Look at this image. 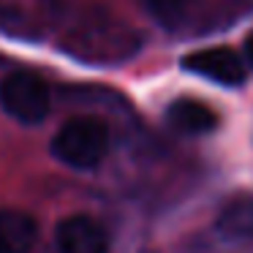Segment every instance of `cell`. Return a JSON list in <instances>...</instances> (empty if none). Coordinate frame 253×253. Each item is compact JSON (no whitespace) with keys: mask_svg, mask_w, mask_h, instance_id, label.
I'll list each match as a JSON object with an SVG mask.
<instances>
[{"mask_svg":"<svg viewBox=\"0 0 253 253\" xmlns=\"http://www.w3.org/2000/svg\"><path fill=\"white\" fill-rule=\"evenodd\" d=\"M182 68L223 87H237L248 79V63L231 46H210L182 57Z\"/></svg>","mask_w":253,"mask_h":253,"instance_id":"4","label":"cell"},{"mask_svg":"<svg viewBox=\"0 0 253 253\" xmlns=\"http://www.w3.org/2000/svg\"><path fill=\"white\" fill-rule=\"evenodd\" d=\"M109 128L98 117H74V120L63 123L57 133L52 136V155L60 164L71 166L79 171H90L101 166V161L109 153Z\"/></svg>","mask_w":253,"mask_h":253,"instance_id":"2","label":"cell"},{"mask_svg":"<svg viewBox=\"0 0 253 253\" xmlns=\"http://www.w3.org/2000/svg\"><path fill=\"white\" fill-rule=\"evenodd\" d=\"M39 240V223L22 210H0V253H30Z\"/></svg>","mask_w":253,"mask_h":253,"instance_id":"8","label":"cell"},{"mask_svg":"<svg viewBox=\"0 0 253 253\" xmlns=\"http://www.w3.org/2000/svg\"><path fill=\"white\" fill-rule=\"evenodd\" d=\"M215 231L220 240L234 245L253 242V193H237L226 199L215 218Z\"/></svg>","mask_w":253,"mask_h":253,"instance_id":"6","label":"cell"},{"mask_svg":"<svg viewBox=\"0 0 253 253\" xmlns=\"http://www.w3.org/2000/svg\"><path fill=\"white\" fill-rule=\"evenodd\" d=\"M0 106L22 126H39L52 109V95L36 74L14 71L0 82Z\"/></svg>","mask_w":253,"mask_h":253,"instance_id":"3","label":"cell"},{"mask_svg":"<svg viewBox=\"0 0 253 253\" xmlns=\"http://www.w3.org/2000/svg\"><path fill=\"white\" fill-rule=\"evenodd\" d=\"M242 57H245L248 68H253V33L245 39V52H242Z\"/></svg>","mask_w":253,"mask_h":253,"instance_id":"10","label":"cell"},{"mask_svg":"<svg viewBox=\"0 0 253 253\" xmlns=\"http://www.w3.org/2000/svg\"><path fill=\"white\" fill-rule=\"evenodd\" d=\"M147 14L166 30H177L188 22L196 8V0H142Z\"/></svg>","mask_w":253,"mask_h":253,"instance_id":"9","label":"cell"},{"mask_svg":"<svg viewBox=\"0 0 253 253\" xmlns=\"http://www.w3.org/2000/svg\"><path fill=\"white\" fill-rule=\"evenodd\" d=\"M66 49H71V55L82 57V60L123 63L131 55H136L139 36L109 14H95L71 30Z\"/></svg>","mask_w":253,"mask_h":253,"instance_id":"1","label":"cell"},{"mask_svg":"<svg viewBox=\"0 0 253 253\" xmlns=\"http://www.w3.org/2000/svg\"><path fill=\"white\" fill-rule=\"evenodd\" d=\"M55 242L60 253H109V234L90 215H68L60 220Z\"/></svg>","mask_w":253,"mask_h":253,"instance_id":"5","label":"cell"},{"mask_svg":"<svg viewBox=\"0 0 253 253\" xmlns=\"http://www.w3.org/2000/svg\"><path fill=\"white\" fill-rule=\"evenodd\" d=\"M166 120L174 131L188 133V136H202V133H212L218 128V115L210 109L207 104L196 98H177L166 109Z\"/></svg>","mask_w":253,"mask_h":253,"instance_id":"7","label":"cell"}]
</instances>
